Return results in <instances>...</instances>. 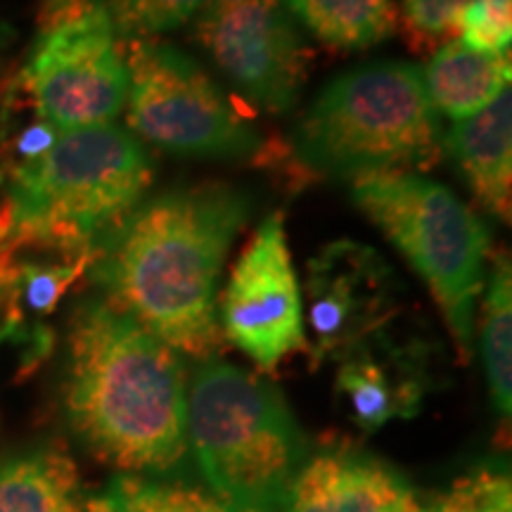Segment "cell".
<instances>
[{"label":"cell","mask_w":512,"mask_h":512,"mask_svg":"<svg viewBox=\"0 0 512 512\" xmlns=\"http://www.w3.org/2000/svg\"><path fill=\"white\" fill-rule=\"evenodd\" d=\"M249 214L252 197L233 185L159 192L100 242L93 283L176 354L211 361L221 349L219 275Z\"/></svg>","instance_id":"cell-1"},{"label":"cell","mask_w":512,"mask_h":512,"mask_svg":"<svg viewBox=\"0 0 512 512\" xmlns=\"http://www.w3.org/2000/svg\"><path fill=\"white\" fill-rule=\"evenodd\" d=\"M64 408L83 444L128 475L169 477L188 456L181 358L102 297L69 323Z\"/></svg>","instance_id":"cell-2"},{"label":"cell","mask_w":512,"mask_h":512,"mask_svg":"<svg viewBox=\"0 0 512 512\" xmlns=\"http://www.w3.org/2000/svg\"><path fill=\"white\" fill-rule=\"evenodd\" d=\"M5 178L0 264L29 252L95 256L143 202L152 162L131 131L107 124L60 133L46 155Z\"/></svg>","instance_id":"cell-3"},{"label":"cell","mask_w":512,"mask_h":512,"mask_svg":"<svg viewBox=\"0 0 512 512\" xmlns=\"http://www.w3.org/2000/svg\"><path fill=\"white\" fill-rule=\"evenodd\" d=\"M188 453L211 494L240 512H283L309 456L283 394L216 358L188 384Z\"/></svg>","instance_id":"cell-4"},{"label":"cell","mask_w":512,"mask_h":512,"mask_svg":"<svg viewBox=\"0 0 512 512\" xmlns=\"http://www.w3.org/2000/svg\"><path fill=\"white\" fill-rule=\"evenodd\" d=\"M439 112L422 69L370 62L332 79L299 119L294 152L316 174H415L441 157Z\"/></svg>","instance_id":"cell-5"},{"label":"cell","mask_w":512,"mask_h":512,"mask_svg":"<svg viewBox=\"0 0 512 512\" xmlns=\"http://www.w3.org/2000/svg\"><path fill=\"white\" fill-rule=\"evenodd\" d=\"M351 197L430 285L460 354H470L489 252L482 219L451 190L420 174L356 178Z\"/></svg>","instance_id":"cell-6"},{"label":"cell","mask_w":512,"mask_h":512,"mask_svg":"<svg viewBox=\"0 0 512 512\" xmlns=\"http://www.w3.org/2000/svg\"><path fill=\"white\" fill-rule=\"evenodd\" d=\"M128 124L147 143L195 157H249L261 136L209 74L169 43L128 41Z\"/></svg>","instance_id":"cell-7"},{"label":"cell","mask_w":512,"mask_h":512,"mask_svg":"<svg viewBox=\"0 0 512 512\" xmlns=\"http://www.w3.org/2000/svg\"><path fill=\"white\" fill-rule=\"evenodd\" d=\"M17 88L36 117L62 133L107 126L119 117L128 72L117 31L98 0L41 29Z\"/></svg>","instance_id":"cell-8"},{"label":"cell","mask_w":512,"mask_h":512,"mask_svg":"<svg viewBox=\"0 0 512 512\" xmlns=\"http://www.w3.org/2000/svg\"><path fill=\"white\" fill-rule=\"evenodd\" d=\"M195 41L261 110L283 114L302 93L309 50L285 0H204Z\"/></svg>","instance_id":"cell-9"},{"label":"cell","mask_w":512,"mask_h":512,"mask_svg":"<svg viewBox=\"0 0 512 512\" xmlns=\"http://www.w3.org/2000/svg\"><path fill=\"white\" fill-rule=\"evenodd\" d=\"M221 330L266 373L306 349L302 294L280 211L266 216L233 268L221 299Z\"/></svg>","instance_id":"cell-10"},{"label":"cell","mask_w":512,"mask_h":512,"mask_svg":"<svg viewBox=\"0 0 512 512\" xmlns=\"http://www.w3.org/2000/svg\"><path fill=\"white\" fill-rule=\"evenodd\" d=\"M311 368L339 361L387 325L396 302L392 268L373 247L337 240L309 261L306 275Z\"/></svg>","instance_id":"cell-11"},{"label":"cell","mask_w":512,"mask_h":512,"mask_svg":"<svg viewBox=\"0 0 512 512\" xmlns=\"http://www.w3.org/2000/svg\"><path fill=\"white\" fill-rule=\"evenodd\" d=\"M335 392L363 432L413 418L427 392L425 354L418 344H399L380 328L339 358Z\"/></svg>","instance_id":"cell-12"},{"label":"cell","mask_w":512,"mask_h":512,"mask_svg":"<svg viewBox=\"0 0 512 512\" xmlns=\"http://www.w3.org/2000/svg\"><path fill=\"white\" fill-rule=\"evenodd\" d=\"M408 479L384 460L351 446L306 456L283 512H418Z\"/></svg>","instance_id":"cell-13"},{"label":"cell","mask_w":512,"mask_h":512,"mask_svg":"<svg viewBox=\"0 0 512 512\" xmlns=\"http://www.w3.org/2000/svg\"><path fill=\"white\" fill-rule=\"evenodd\" d=\"M458 171L479 202L498 219L510 221L512 190V95L501 98L472 117L453 121L441 138Z\"/></svg>","instance_id":"cell-14"},{"label":"cell","mask_w":512,"mask_h":512,"mask_svg":"<svg viewBox=\"0 0 512 512\" xmlns=\"http://www.w3.org/2000/svg\"><path fill=\"white\" fill-rule=\"evenodd\" d=\"M79 467L60 446L0 460V512H93Z\"/></svg>","instance_id":"cell-15"},{"label":"cell","mask_w":512,"mask_h":512,"mask_svg":"<svg viewBox=\"0 0 512 512\" xmlns=\"http://www.w3.org/2000/svg\"><path fill=\"white\" fill-rule=\"evenodd\" d=\"M422 76L434 110L460 121L482 112L508 91L510 53H477L453 41L437 50Z\"/></svg>","instance_id":"cell-16"},{"label":"cell","mask_w":512,"mask_h":512,"mask_svg":"<svg viewBox=\"0 0 512 512\" xmlns=\"http://www.w3.org/2000/svg\"><path fill=\"white\" fill-rule=\"evenodd\" d=\"M306 29L342 50H361L387 41L396 31L394 0H285Z\"/></svg>","instance_id":"cell-17"},{"label":"cell","mask_w":512,"mask_h":512,"mask_svg":"<svg viewBox=\"0 0 512 512\" xmlns=\"http://www.w3.org/2000/svg\"><path fill=\"white\" fill-rule=\"evenodd\" d=\"M482 358L498 418L512 413V273L508 256L491 268L482 306Z\"/></svg>","instance_id":"cell-18"},{"label":"cell","mask_w":512,"mask_h":512,"mask_svg":"<svg viewBox=\"0 0 512 512\" xmlns=\"http://www.w3.org/2000/svg\"><path fill=\"white\" fill-rule=\"evenodd\" d=\"M91 505L93 512H240L209 489L155 475L114 477Z\"/></svg>","instance_id":"cell-19"},{"label":"cell","mask_w":512,"mask_h":512,"mask_svg":"<svg viewBox=\"0 0 512 512\" xmlns=\"http://www.w3.org/2000/svg\"><path fill=\"white\" fill-rule=\"evenodd\" d=\"M114 31L126 41H147L190 22L204 0H98Z\"/></svg>","instance_id":"cell-20"},{"label":"cell","mask_w":512,"mask_h":512,"mask_svg":"<svg viewBox=\"0 0 512 512\" xmlns=\"http://www.w3.org/2000/svg\"><path fill=\"white\" fill-rule=\"evenodd\" d=\"M418 512H512L508 467L489 463L477 467L427 508H418Z\"/></svg>","instance_id":"cell-21"},{"label":"cell","mask_w":512,"mask_h":512,"mask_svg":"<svg viewBox=\"0 0 512 512\" xmlns=\"http://www.w3.org/2000/svg\"><path fill=\"white\" fill-rule=\"evenodd\" d=\"M465 48L477 53H510L512 0H470L456 19Z\"/></svg>","instance_id":"cell-22"},{"label":"cell","mask_w":512,"mask_h":512,"mask_svg":"<svg viewBox=\"0 0 512 512\" xmlns=\"http://www.w3.org/2000/svg\"><path fill=\"white\" fill-rule=\"evenodd\" d=\"M467 3L470 0H401V8L415 36L437 41L456 31V19Z\"/></svg>","instance_id":"cell-23"},{"label":"cell","mask_w":512,"mask_h":512,"mask_svg":"<svg viewBox=\"0 0 512 512\" xmlns=\"http://www.w3.org/2000/svg\"><path fill=\"white\" fill-rule=\"evenodd\" d=\"M88 3H91V0H43L41 24L48 27V24L60 22L64 17H72L81 8H86Z\"/></svg>","instance_id":"cell-24"},{"label":"cell","mask_w":512,"mask_h":512,"mask_svg":"<svg viewBox=\"0 0 512 512\" xmlns=\"http://www.w3.org/2000/svg\"><path fill=\"white\" fill-rule=\"evenodd\" d=\"M0 339H5V278L0 271Z\"/></svg>","instance_id":"cell-25"}]
</instances>
